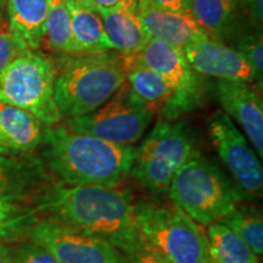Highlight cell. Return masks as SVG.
Wrapping results in <instances>:
<instances>
[{
  "instance_id": "cell-1",
  "label": "cell",
  "mask_w": 263,
  "mask_h": 263,
  "mask_svg": "<svg viewBox=\"0 0 263 263\" xmlns=\"http://www.w3.org/2000/svg\"><path fill=\"white\" fill-rule=\"evenodd\" d=\"M35 209L43 217L105 240L122 254L147 244L134 212L133 193L126 186L57 182L41 196Z\"/></svg>"
},
{
  "instance_id": "cell-2",
  "label": "cell",
  "mask_w": 263,
  "mask_h": 263,
  "mask_svg": "<svg viewBox=\"0 0 263 263\" xmlns=\"http://www.w3.org/2000/svg\"><path fill=\"white\" fill-rule=\"evenodd\" d=\"M43 162L58 183L65 185H122L129 178L136 147L123 146L66 126L47 127Z\"/></svg>"
},
{
  "instance_id": "cell-3",
  "label": "cell",
  "mask_w": 263,
  "mask_h": 263,
  "mask_svg": "<svg viewBox=\"0 0 263 263\" xmlns=\"http://www.w3.org/2000/svg\"><path fill=\"white\" fill-rule=\"evenodd\" d=\"M126 81L122 55H73L57 74L54 99L62 120L84 116L106 103Z\"/></svg>"
},
{
  "instance_id": "cell-4",
  "label": "cell",
  "mask_w": 263,
  "mask_h": 263,
  "mask_svg": "<svg viewBox=\"0 0 263 263\" xmlns=\"http://www.w3.org/2000/svg\"><path fill=\"white\" fill-rule=\"evenodd\" d=\"M167 193L172 203L201 226L218 222L244 200L235 183L199 150L177 171Z\"/></svg>"
},
{
  "instance_id": "cell-5",
  "label": "cell",
  "mask_w": 263,
  "mask_h": 263,
  "mask_svg": "<svg viewBox=\"0 0 263 263\" xmlns=\"http://www.w3.org/2000/svg\"><path fill=\"white\" fill-rule=\"evenodd\" d=\"M134 212L147 244L170 263H209L206 233L174 203L140 200Z\"/></svg>"
},
{
  "instance_id": "cell-6",
  "label": "cell",
  "mask_w": 263,
  "mask_h": 263,
  "mask_svg": "<svg viewBox=\"0 0 263 263\" xmlns=\"http://www.w3.org/2000/svg\"><path fill=\"white\" fill-rule=\"evenodd\" d=\"M196 150L188 124L161 118L136 149L130 176L149 193L166 194L174 174Z\"/></svg>"
},
{
  "instance_id": "cell-7",
  "label": "cell",
  "mask_w": 263,
  "mask_h": 263,
  "mask_svg": "<svg viewBox=\"0 0 263 263\" xmlns=\"http://www.w3.org/2000/svg\"><path fill=\"white\" fill-rule=\"evenodd\" d=\"M57 74L50 59L26 52L0 76V103L28 111L47 127L60 124L62 117L54 99Z\"/></svg>"
},
{
  "instance_id": "cell-8",
  "label": "cell",
  "mask_w": 263,
  "mask_h": 263,
  "mask_svg": "<svg viewBox=\"0 0 263 263\" xmlns=\"http://www.w3.org/2000/svg\"><path fill=\"white\" fill-rule=\"evenodd\" d=\"M154 116L153 111L140 103L123 83L103 106L84 116L66 120L65 126L74 133L117 145L133 146L144 136Z\"/></svg>"
},
{
  "instance_id": "cell-9",
  "label": "cell",
  "mask_w": 263,
  "mask_h": 263,
  "mask_svg": "<svg viewBox=\"0 0 263 263\" xmlns=\"http://www.w3.org/2000/svg\"><path fill=\"white\" fill-rule=\"evenodd\" d=\"M127 61L156 72L176 89L167 121H176L183 114L201 106L205 88L201 78L190 67L183 51L167 43L149 39L133 54L123 55Z\"/></svg>"
},
{
  "instance_id": "cell-10",
  "label": "cell",
  "mask_w": 263,
  "mask_h": 263,
  "mask_svg": "<svg viewBox=\"0 0 263 263\" xmlns=\"http://www.w3.org/2000/svg\"><path fill=\"white\" fill-rule=\"evenodd\" d=\"M209 133L213 146L229 170L233 182L246 200H257L263 192V171L257 154L234 121L223 111L210 117Z\"/></svg>"
},
{
  "instance_id": "cell-11",
  "label": "cell",
  "mask_w": 263,
  "mask_h": 263,
  "mask_svg": "<svg viewBox=\"0 0 263 263\" xmlns=\"http://www.w3.org/2000/svg\"><path fill=\"white\" fill-rule=\"evenodd\" d=\"M27 240L61 263H122V252L107 241L48 217L37 219Z\"/></svg>"
},
{
  "instance_id": "cell-12",
  "label": "cell",
  "mask_w": 263,
  "mask_h": 263,
  "mask_svg": "<svg viewBox=\"0 0 263 263\" xmlns=\"http://www.w3.org/2000/svg\"><path fill=\"white\" fill-rule=\"evenodd\" d=\"M183 54L190 67L199 76L246 83L256 81L254 68L239 51L209 34L186 45Z\"/></svg>"
},
{
  "instance_id": "cell-13",
  "label": "cell",
  "mask_w": 263,
  "mask_h": 263,
  "mask_svg": "<svg viewBox=\"0 0 263 263\" xmlns=\"http://www.w3.org/2000/svg\"><path fill=\"white\" fill-rule=\"evenodd\" d=\"M57 183L43 160L29 155H0V199L35 206L38 200Z\"/></svg>"
},
{
  "instance_id": "cell-14",
  "label": "cell",
  "mask_w": 263,
  "mask_h": 263,
  "mask_svg": "<svg viewBox=\"0 0 263 263\" xmlns=\"http://www.w3.org/2000/svg\"><path fill=\"white\" fill-rule=\"evenodd\" d=\"M217 97L223 112L244 130L257 156L263 155V101L257 88L246 82L218 81Z\"/></svg>"
},
{
  "instance_id": "cell-15",
  "label": "cell",
  "mask_w": 263,
  "mask_h": 263,
  "mask_svg": "<svg viewBox=\"0 0 263 263\" xmlns=\"http://www.w3.org/2000/svg\"><path fill=\"white\" fill-rule=\"evenodd\" d=\"M137 14L150 39L167 43L182 51L193 41L207 34L189 11H167L138 0Z\"/></svg>"
},
{
  "instance_id": "cell-16",
  "label": "cell",
  "mask_w": 263,
  "mask_h": 263,
  "mask_svg": "<svg viewBox=\"0 0 263 263\" xmlns=\"http://www.w3.org/2000/svg\"><path fill=\"white\" fill-rule=\"evenodd\" d=\"M45 128L47 126L28 111L0 103V155H29L42 145Z\"/></svg>"
},
{
  "instance_id": "cell-17",
  "label": "cell",
  "mask_w": 263,
  "mask_h": 263,
  "mask_svg": "<svg viewBox=\"0 0 263 263\" xmlns=\"http://www.w3.org/2000/svg\"><path fill=\"white\" fill-rule=\"evenodd\" d=\"M123 58V55H122ZM127 88L140 103L166 120L176 95V89L156 72L133 64L123 58Z\"/></svg>"
},
{
  "instance_id": "cell-18",
  "label": "cell",
  "mask_w": 263,
  "mask_h": 263,
  "mask_svg": "<svg viewBox=\"0 0 263 263\" xmlns=\"http://www.w3.org/2000/svg\"><path fill=\"white\" fill-rule=\"evenodd\" d=\"M97 10L103 20L108 41L121 55L133 54L140 50L150 39L137 11L122 6Z\"/></svg>"
},
{
  "instance_id": "cell-19",
  "label": "cell",
  "mask_w": 263,
  "mask_h": 263,
  "mask_svg": "<svg viewBox=\"0 0 263 263\" xmlns=\"http://www.w3.org/2000/svg\"><path fill=\"white\" fill-rule=\"evenodd\" d=\"M48 0H8V27L28 50L41 48L45 32Z\"/></svg>"
},
{
  "instance_id": "cell-20",
  "label": "cell",
  "mask_w": 263,
  "mask_h": 263,
  "mask_svg": "<svg viewBox=\"0 0 263 263\" xmlns=\"http://www.w3.org/2000/svg\"><path fill=\"white\" fill-rule=\"evenodd\" d=\"M74 55H99L112 50L98 10L67 4Z\"/></svg>"
},
{
  "instance_id": "cell-21",
  "label": "cell",
  "mask_w": 263,
  "mask_h": 263,
  "mask_svg": "<svg viewBox=\"0 0 263 263\" xmlns=\"http://www.w3.org/2000/svg\"><path fill=\"white\" fill-rule=\"evenodd\" d=\"M206 236L209 263H259L244 240L222 223L209 224Z\"/></svg>"
},
{
  "instance_id": "cell-22",
  "label": "cell",
  "mask_w": 263,
  "mask_h": 263,
  "mask_svg": "<svg viewBox=\"0 0 263 263\" xmlns=\"http://www.w3.org/2000/svg\"><path fill=\"white\" fill-rule=\"evenodd\" d=\"M239 235L257 256L263 254V218L257 206L239 202L218 221Z\"/></svg>"
},
{
  "instance_id": "cell-23",
  "label": "cell",
  "mask_w": 263,
  "mask_h": 263,
  "mask_svg": "<svg viewBox=\"0 0 263 263\" xmlns=\"http://www.w3.org/2000/svg\"><path fill=\"white\" fill-rule=\"evenodd\" d=\"M239 0H192L189 12L207 34L218 39L228 31Z\"/></svg>"
},
{
  "instance_id": "cell-24",
  "label": "cell",
  "mask_w": 263,
  "mask_h": 263,
  "mask_svg": "<svg viewBox=\"0 0 263 263\" xmlns=\"http://www.w3.org/2000/svg\"><path fill=\"white\" fill-rule=\"evenodd\" d=\"M39 218L35 206L0 199V242H18L28 239Z\"/></svg>"
},
{
  "instance_id": "cell-25",
  "label": "cell",
  "mask_w": 263,
  "mask_h": 263,
  "mask_svg": "<svg viewBox=\"0 0 263 263\" xmlns=\"http://www.w3.org/2000/svg\"><path fill=\"white\" fill-rule=\"evenodd\" d=\"M49 50L59 54L74 55L72 42L71 17L66 0H48V14L43 37Z\"/></svg>"
},
{
  "instance_id": "cell-26",
  "label": "cell",
  "mask_w": 263,
  "mask_h": 263,
  "mask_svg": "<svg viewBox=\"0 0 263 263\" xmlns=\"http://www.w3.org/2000/svg\"><path fill=\"white\" fill-rule=\"evenodd\" d=\"M235 50L239 51L245 60L251 65L256 73V81L259 82L262 87L263 74V39L262 32L256 31L255 33L241 35L238 38L235 44Z\"/></svg>"
},
{
  "instance_id": "cell-27",
  "label": "cell",
  "mask_w": 263,
  "mask_h": 263,
  "mask_svg": "<svg viewBox=\"0 0 263 263\" xmlns=\"http://www.w3.org/2000/svg\"><path fill=\"white\" fill-rule=\"evenodd\" d=\"M14 263H61L44 248L29 240L16 242L10 246Z\"/></svg>"
},
{
  "instance_id": "cell-28",
  "label": "cell",
  "mask_w": 263,
  "mask_h": 263,
  "mask_svg": "<svg viewBox=\"0 0 263 263\" xmlns=\"http://www.w3.org/2000/svg\"><path fill=\"white\" fill-rule=\"evenodd\" d=\"M28 51L31 50L10 32L8 26L0 27V76L11 62Z\"/></svg>"
},
{
  "instance_id": "cell-29",
  "label": "cell",
  "mask_w": 263,
  "mask_h": 263,
  "mask_svg": "<svg viewBox=\"0 0 263 263\" xmlns=\"http://www.w3.org/2000/svg\"><path fill=\"white\" fill-rule=\"evenodd\" d=\"M122 263H170L162 255L159 254L153 246L146 244L143 248L123 254Z\"/></svg>"
},
{
  "instance_id": "cell-30",
  "label": "cell",
  "mask_w": 263,
  "mask_h": 263,
  "mask_svg": "<svg viewBox=\"0 0 263 263\" xmlns=\"http://www.w3.org/2000/svg\"><path fill=\"white\" fill-rule=\"evenodd\" d=\"M157 9L174 12H188L192 5V0H143Z\"/></svg>"
},
{
  "instance_id": "cell-31",
  "label": "cell",
  "mask_w": 263,
  "mask_h": 263,
  "mask_svg": "<svg viewBox=\"0 0 263 263\" xmlns=\"http://www.w3.org/2000/svg\"><path fill=\"white\" fill-rule=\"evenodd\" d=\"M244 8L251 24L255 26L256 31L262 32L263 22V0H244Z\"/></svg>"
},
{
  "instance_id": "cell-32",
  "label": "cell",
  "mask_w": 263,
  "mask_h": 263,
  "mask_svg": "<svg viewBox=\"0 0 263 263\" xmlns=\"http://www.w3.org/2000/svg\"><path fill=\"white\" fill-rule=\"evenodd\" d=\"M0 263H14L10 246L4 242H0Z\"/></svg>"
},
{
  "instance_id": "cell-33",
  "label": "cell",
  "mask_w": 263,
  "mask_h": 263,
  "mask_svg": "<svg viewBox=\"0 0 263 263\" xmlns=\"http://www.w3.org/2000/svg\"><path fill=\"white\" fill-rule=\"evenodd\" d=\"M97 9H111L121 5V0H93Z\"/></svg>"
},
{
  "instance_id": "cell-34",
  "label": "cell",
  "mask_w": 263,
  "mask_h": 263,
  "mask_svg": "<svg viewBox=\"0 0 263 263\" xmlns=\"http://www.w3.org/2000/svg\"><path fill=\"white\" fill-rule=\"evenodd\" d=\"M67 4L81 6V8H87L91 10H97V6L93 3V0H66Z\"/></svg>"
},
{
  "instance_id": "cell-35",
  "label": "cell",
  "mask_w": 263,
  "mask_h": 263,
  "mask_svg": "<svg viewBox=\"0 0 263 263\" xmlns=\"http://www.w3.org/2000/svg\"><path fill=\"white\" fill-rule=\"evenodd\" d=\"M138 0H121V5L124 9L132 10V11H137Z\"/></svg>"
},
{
  "instance_id": "cell-36",
  "label": "cell",
  "mask_w": 263,
  "mask_h": 263,
  "mask_svg": "<svg viewBox=\"0 0 263 263\" xmlns=\"http://www.w3.org/2000/svg\"><path fill=\"white\" fill-rule=\"evenodd\" d=\"M6 2H8V0H0V10H2V8H3V6H4V4H5Z\"/></svg>"
}]
</instances>
